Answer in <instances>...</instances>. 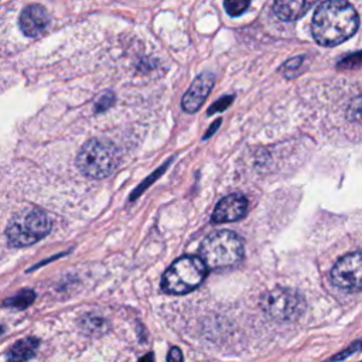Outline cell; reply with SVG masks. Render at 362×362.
<instances>
[{"instance_id":"obj_1","label":"cell","mask_w":362,"mask_h":362,"mask_svg":"<svg viewBox=\"0 0 362 362\" xmlns=\"http://www.w3.org/2000/svg\"><path fill=\"white\" fill-rule=\"evenodd\" d=\"M359 25L354 6L346 0H327L321 3L313 17L311 33L324 47H334L351 38Z\"/></svg>"},{"instance_id":"obj_2","label":"cell","mask_w":362,"mask_h":362,"mask_svg":"<svg viewBox=\"0 0 362 362\" xmlns=\"http://www.w3.org/2000/svg\"><path fill=\"white\" fill-rule=\"evenodd\" d=\"M199 256L208 269L230 267L242 259L243 243L232 230H216L202 240Z\"/></svg>"},{"instance_id":"obj_3","label":"cell","mask_w":362,"mask_h":362,"mask_svg":"<svg viewBox=\"0 0 362 362\" xmlns=\"http://www.w3.org/2000/svg\"><path fill=\"white\" fill-rule=\"evenodd\" d=\"M119 164L117 148L105 139H90L79 150L76 167L89 178L100 180L110 175Z\"/></svg>"},{"instance_id":"obj_4","label":"cell","mask_w":362,"mask_h":362,"mask_svg":"<svg viewBox=\"0 0 362 362\" xmlns=\"http://www.w3.org/2000/svg\"><path fill=\"white\" fill-rule=\"evenodd\" d=\"M208 267L201 257L181 256L171 263L161 279V288L168 294H185L197 288L205 279Z\"/></svg>"},{"instance_id":"obj_5","label":"cell","mask_w":362,"mask_h":362,"mask_svg":"<svg viewBox=\"0 0 362 362\" xmlns=\"http://www.w3.org/2000/svg\"><path fill=\"white\" fill-rule=\"evenodd\" d=\"M51 230L49 216L38 208L17 214L6 228L7 242L13 247L30 246L42 239Z\"/></svg>"},{"instance_id":"obj_6","label":"cell","mask_w":362,"mask_h":362,"mask_svg":"<svg viewBox=\"0 0 362 362\" xmlns=\"http://www.w3.org/2000/svg\"><path fill=\"white\" fill-rule=\"evenodd\" d=\"M262 310L273 320L290 321L303 315L305 301L300 293L287 287H276L260 297Z\"/></svg>"},{"instance_id":"obj_7","label":"cell","mask_w":362,"mask_h":362,"mask_svg":"<svg viewBox=\"0 0 362 362\" xmlns=\"http://www.w3.org/2000/svg\"><path fill=\"white\" fill-rule=\"evenodd\" d=\"M331 279L341 288H362V252H352L342 256L334 264Z\"/></svg>"},{"instance_id":"obj_8","label":"cell","mask_w":362,"mask_h":362,"mask_svg":"<svg viewBox=\"0 0 362 362\" xmlns=\"http://www.w3.org/2000/svg\"><path fill=\"white\" fill-rule=\"evenodd\" d=\"M214 82L215 76L211 72H202L198 75L182 96V109L187 113H195L208 98Z\"/></svg>"},{"instance_id":"obj_9","label":"cell","mask_w":362,"mask_h":362,"mask_svg":"<svg viewBox=\"0 0 362 362\" xmlns=\"http://www.w3.org/2000/svg\"><path fill=\"white\" fill-rule=\"evenodd\" d=\"M247 211V199L242 194H229L215 206L212 221L216 223L233 222L240 219Z\"/></svg>"},{"instance_id":"obj_10","label":"cell","mask_w":362,"mask_h":362,"mask_svg":"<svg viewBox=\"0 0 362 362\" xmlns=\"http://www.w3.org/2000/svg\"><path fill=\"white\" fill-rule=\"evenodd\" d=\"M49 23L47 10L40 4L27 6L18 17V25L27 37H38Z\"/></svg>"},{"instance_id":"obj_11","label":"cell","mask_w":362,"mask_h":362,"mask_svg":"<svg viewBox=\"0 0 362 362\" xmlns=\"http://www.w3.org/2000/svg\"><path fill=\"white\" fill-rule=\"evenodd\" d=\"M318 0H274V14L283 21H294L303 17Z\"/></svg>"},{"instance_id":"obj_12","label":"cell","mask_w":362,"mask_h":362,"mask_svg":"<svg viewBox=\"0 0 362 362\" xmlns=\"http://www.w3.org/2000/svg\"><path fill=\"white\" fill-rule=\"evenodd\" d=\"M37 348H38V341L35 338H27V339L18 341L10 349L8 358L13 359V361L30 359L34 355Z\"/></svg>"},{"instance_id":"obj_13","label":"cell","mask_w":362,"mask_h":362,"mask_svg":"<svg viewBox=\"0 0 362 362\" xmlns=\"http://www.w3.org/2000/svg\"><path fill=\"white\" fill-rule=\"evenodd\" d=\"M35 298V294L34 291L31 290H24V291H20L16 297L10 298L6 301V304H10L11 307H17V308H23V307H27L30 305Z\"/></svg>"},{"instance_id":"obj_14","label":"cell","mask_w":362,"mask_h":362,"mask_svg":"<svg viewBox=\"0 0 362 362\" xmlns=\"http://www.w3.org/2000/svg\"><path fill=\"white\" fill-rule=\"evenodd\" d=\"M346 116L351 122L362 123V95L354 98L346 109Z\"/></svg>"},{"instance_id":"obj_15","label":"cell","mask_w":362,"mask_h":362,"mask_svg":"<svg viewBox=\"0 0 362 362\" xmlns=\"http://www.w3.org/2000/svg\"><path fill=\"white\" fill-rule=\"evenodd\" d=\"M252 0H225V10L229 16H239L242 14Z\"/></svg>"},{"instance_id":"obj_16","label":"cell","mask_w":362,"mask_h":362,"mask_svg":"<svg viewBox=\"0 0 362 362\" xmlns=\"http://www.w3.org/2000/svg\"><path fill=\"white\" fill-rule=\"evenodd\" d=\"M359 65H362V51L351 54L338 62L339 68H356Z\"/></svg>"},{"instance_id":"obj_17","label":"cell","mask_w":362,"mask_h":362,"mask_svg":"<svg viewBox=\"0 0 362 362\" xmlns=\"http://www.w3.org/2000/svg\"><path fill=\"white\" fill-rule=\"evenodd\" d=\"M232 100H233V96H232V95H228V96H223V98L218 99V100L208 109V116H209V115H214V113H216V112L225 110V109L232 103Z\"/></svg>"},{"instance_id":"obj_18","label":"cell","mask_w":362,"mask_h":362,"mask_svg":"<svg viewBox=\"0 0 362 362\" xmlns=\"http://www.w3.org/2000/svg\"><path fill=\"white\" fill-rule=\"evenodd\" d=\"M303 64V57H296L290 61H287L283 66H281V71L284 72L286 76H290L291 75V71H296L297 68H300Z\"/></svg>"},{"instance_id":"obj_19","label":"cell","mask_w":362,"mask_h":362,"mask_svg":"<svg viewBox=\"0 0 362 362\" xmlns=\"http://www.w3.org/2000/svg\"><path fill=\"white\" fill-rule=\"evenodd\" d=\"M358 349H362V339L356 341V342L352 344L346 351H342L339 355H335V356H332L331 359H342V358H346L348 355H351L352 352H355V351H358Z\"/></svg>"},{"instance_id":"obj_20","label":"cell","mask_w":362,"mask_h":362,"mask_svg":"<svg viewBox=\"0 0 362 362\" xmlns=\"http://www.w3.org/2000/svg\"><path fill=\"white\" fill-rule=\"evenodd\" d=\"M167 359L168 361H182L184 359V356H182V354H181V351L178 349V348H171L170 349V354H168V356H167Z\"/></svg>"},{"instance_id":"obj_21","label":"cell","mask_w":362,"mask_h":362,"mask_svg":"<svg viewBox=\"0 0 362 362\" xmlns=\"http://www.w3.org/2000/svg\"><path fill=\"white\" fill-rule=\"evenodd\" d=\"M219 123H221V119H218V120H215L214 123H212V126H211V129H208L206 132H205V136H204V139H208L218 127H219Z\"/></svg>"},{"instance_id":"obj_22","label":"cell","mask_w":362,"mask_h":362,"mask_svg":"<svg viewBox=\"0 0 362 362\" xmlns=\"http://www.w3.org/2000/svg\"><path fill=\"white\" fill-rule=\"evenodd\" d=\"M141 359H153V355H147V356H143Z\"/></svg>"}]
</instances>
